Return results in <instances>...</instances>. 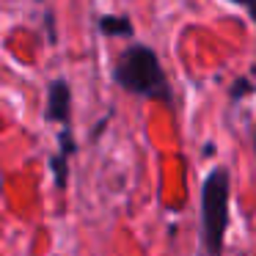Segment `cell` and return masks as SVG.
Segmentation results:
<instances>
[{"instance_id":"cell-1","label":"cell","mask_w":256,"mask_h":256,"mask_svg":"<svg viewBox=\"0 0 256 256\" xmlns=\"http://www.w3.org/2000/svg\"><path fill=\"white\" fill-rule=\"evenodd\" d=\"M113 78L130 94L171 102V88H168L166 72L160 66V58L146 44H132L130 50H124L113 69Z\"/></svg>"},{"instance_id":"cell-2","label":"cell","mask_w":256,"mask_h":256,"mask_svg":"<svg viewBox=\"0 0 256 256\" xmlns=\"http://www.w3.org/2000/svg\"><path fill=\"white\" fill-rule=\"evenodd\" d=\"M228 226V174L223 168L206 176L201 190V237L210 254H218L223 248Z\"/></svg>"},{"instance_id":"cell-3","label":"cell","mask_w":256,"mask_h":256,"mask_svg":"<svg viewBox=\"0 0 256 256\" xmlns=\"http://www.w3.org/2000/svg\"><path fill=\"white\" fill-rule=\"evenodd\" d=\"M69 113H72V91L64 80L52 83L50 88V105H47V118L58 124H66L69 122Z\"/></svg>"},{"instance_id":"cell-4","label":"cell","mask_w":256,"mask_h":256,"mask_svg":"<svg viewBox=\"0 0 256 256\" xmlns=\"http://www.w3.org/2000/svg\"><path fill=\"white\" fill-rule=\"evenodd\" d=\"M61 144H64L61 146V154L52 157V171H56V184H58V188L66 184V157L74 152V144H72V138H69V130H64Z\"/></svg>"},{"instance_id":"cell-5","label":"cell","mask_w":256,"mask_h":256,"mask_svg":"<svg viewBox=\"0 0 256 256\" xmlns=\"http://www.w3.org/2000/svg\"><path fill=\"white\" fill-rule=\"evenodd\" d=\"M100 30L105 36H130L132 34V22L127 17H102Z\"/></svg>"}]
</instances>
